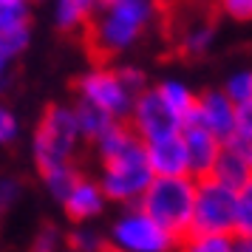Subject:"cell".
Wrapping results in <instances>:
<instances>
[{"label": "cell", "mask_w": 252, "mask_h": 252, "mask_svg": "<svg viewBox=\"0 0 252 252\" xmlns=\"http://www.w3.org/2000/svg\"><path fill=\"white\" fill-rule=\"evenodd\" d=\"M102 252H127V250H122V247H116V244H111V241H108V244L102 247Z\"/></svg>", "instance_id": "33"}, {"label": "cell", "mask_w": 252, "mask_h": 252, "mask_svg": "<svg viewBox=\"0 0 252 252\" xmlns=\"http://www.w3.org/2000/svg\"><path fill=\"white\" fill-rule=\"evenodd\" d=\"M127 122H130V127L136 130V136L145 145L176 136V133L184 130V122L164 105V99H161V94L156 88H148V91L139 94L136 105H133V114H130Z\"/></svg>", "instance_id": "8"}, {"label": "cell", "mask_w": 252, "mask_h": 252, "mask_svg": "<svg viewBox=\"0 0 252 252\" xmlns=\"http://www.w3.org/2000/svg\"><path fill=\"white\" fill-rule=\"evenodd\" d=\"M63 244H68V235H63V229L54 224H43L40 232L32 241V250L29 252H65Z\"/></svg>", "instance_id": "25"}, {"label": "cell", "mask_w": 252, "mask_h": 252, "mask_svg": "<svg viewBox=\"0 0 252 252\" xmlns=\"http://www.w3.org/2000/svg\"><path fill=\"white\" fill-rule=\"evenodd\" d=\"M213 176H216L218 182H224V184H229V187L238 190V187H244L247 182H252V164L247 159H241L232 148L224 145V153H221V159H218Z\"/></svg>", "instance_id": "17"}, {"label": "cell", "mask_w": 252, "mask_h": 252, "mask_svg": "<svg viewBox=\"0 0 252 252\" xmlns=\"http://www.w3.org/2000/svg\"><path fill=\"white\" fill-rule=\"evenodd\" d=\"M68 247L71 250H80V252H102L105 241L96 229L85 227V224H77V229L68 232Z\"/></svg>", "instance_id": "26"}, {"label": "cell", "mask_w": 252, "mask_h": 252, "mask_svg": "<svg viewBox=\"0 0 252 252\" xmlns=\"http://www.w3.org/2000/svg\"><path fill=\"white\" fill-rule=\"evenodd\" d=\"M195 179L193 176H156L148 193L142 195L139 207L153 216L164 229H170L173 235L184 238L187 232H193V210H195Z\"/></svg>", "instance_id": "3"}, {"label": "cell", "mask_w": 252, "mask_h": 252, "mask_svg": "<svg viewBox=\"0 0 252 252\" xmlns=\"http://www.w3.org/2000/svg\"><path fill=\"white\" fill-rule=\"evenodd\" d=\"M65 252H80V250H71V247H68V250H65Z\"/></svg>", "instance_id": "34"}, {"label": "cell", "mask_w": 252, "mask_h": 252, "mask_svg": "<svg viewBox=\"0 0 252 252\" xmlns=\"http://www.w3.org/2000/svg\"><path fill=\"white\" fill-rule=\"evenodd\" d=\"M221 12L232 17V20H241V23H252V0H218Z\"/></svg>", "instance_id": "27"}, {"label": "cell", "mask_w": 252, "mask_h": 252, "mask_svg": "<svg viewBox=\"0 0 252 252\" xmlns=\"http://www.w3.org/2000/svg\"><path fill=\"white\" fill-rule=\"evenodd\" d=\"M193 232H229L235 235V204L238 190L218 182L216 176L195 179Z\"/></svg>", "instance_id": "6"}, {"label": "cell", "mask_w": 252, "mask_h": 252, "mask_svg": "<svg viewBox=\"0 0 252 252\" xmlns=\"http://www.w3.org/2000/svg\"><path fill=\"white\" fill-rule=\"evenodd\" d=\"M187 156H190V176L193 179H207L213 176L218 159L224 153V139H218L213 130H207L198 122H187L182 130Z\"/></svg>", "instance_id": "10"}, {"label": "cell", "mask_w": 252, "mask_h": 252, "mask_svg": "<svg viewBox=\"0 0 252 252\" xmlns=\"http://www.w3.org/2000/svg\"><path fill=\"white\" fill-rule=\"evenodd\" d=\"M148 159L156 176H170V179L190 176V156H187V145H184L182 133L159 139V142H150Z\"/></svg>", "instance_id": "11"}, {"label": "cell", "mask_w": 252, "mask_h": 252, "mask_svg": "<svg viewBox=\"0 0 252 252\" xmlns=\"http://www.w3.org/2000/svg\"><path fill=\"white\" fill-rule=\"evenodd\" d=\"M17 195H20V182H14V179H3L0 184V198H3V207H9L17 201Z\"/></svg>", "instance_id": "31"}, {"label": "cell", "mask_w": 252, "mask_h": 252, "mask_svg": "<svg viewBox=\"0 0 252 252\" xmlns=\"http://www.w3.org/2000/svg\"><path fill=\"white\" fill-rule=\"evenodd\" d=\"M40 179H43V187H46V193L54 198V201H65L68 193L74 190V184L82 179V173L74 167V164H60V167H48V170L40 173Z\"/></svg>", "instance_id": "19"}, {"label": "cell", "mask_w": 252, "mask_h": 252, "mask_svg": "<svg viewBox=\"0 0 252 252\" xmlns=\"http://www.w3.org/2000/svg\"><path fill=\"white\" fill-rule=\"evenodd\" d=\"M232 252H252V235H235V250Z\"/></svg>", "instance_id": "32"}, {"label": "cell", "mask_w": 252, "mask_h": 252, "mask_svg": "<svg viewBox=\"0 0 252 252\" xmlns=\"http://www.w3.org/2000/svg\"><path fill=\"white\" fill-rule=\"evenodd\" d=\"M235 235H252V182L238 187L235 204Z\"/></svg>", "instance_id": "24"}, {"label": "cell", "mask_w": 252, "mask_h": 252, "mask_svg": "<svg viewBox=\"0 0 252 252\" xmlns=\"http://www.w3.org/2000/svg\"><path fill=\"white\" fill-rule=\"evenodd\" d=\"M235 235L229 232H187L179 244V252H232Z\"/></svg>", "instance_id": "20"}, {"label": "cell", "mask_w": 252, "mask_h": 252, "mask_svg": "<svg viewBox=\"0 0 252 252\" xmlns=\"http://www.w3.org/2000/svg\"><path fill=\"white\" fill-rule=\"evenodd\" d=\"M153 179L156 173L150 167L145 142H136L130 150L102 161V173H99V184L108 201H116V204H139Z\"/></svg>", "instance_id": "4"}, {"label": "cell", "mask_w": 252, "mask_h": 252, "mask_svg": "<svg viewBox=\"0 0 252 252\" xmlns=\"http://www.w3.org/2000/svg\"><path fill=\"white\" fill-rule=\"evenodd\" d=\"M193 122L204 125L207 130H213L218 139H232L238 130V105L227 96V91H204L198 94V105H195Z\"/></svg>", "instance_id": "9"}, {"label": "cell", "mask_w": 252, "mask_h": 252, "mask_svg": "<svg viewBox=\"0 0 252 252\" xmlns=\"http://www.w3.org/2000/svg\"><path fill=\"white\" fill-rule=\"evenodd\" d=\"M74 114H77V122H80V130L85 136V142H91V145L116 122L108 111H102L99 105H94V102H85V99L74 102Z\"/></svg>", "instance_id": "16"}, {"label": "cell", "mask_w": 252, "mask_h": 252, "mask_svg": "<svg viewBox=\"0 0 252 252\" xmlns=\"http://www.w3.org/2000/svg\"><path fill=\"white\" fill-rule=\"evenodd\" d=\"M111 244H116L127 252H173L179 250L182 238L173 235L170 229H164L139 204H133L114 221Z\"/></svg>", "instance_id": "5"}, {"label": "cell", "mask_w": 252, "mask_h": 252, "mask_svg": "<svg viewBox=\"0 0 252 252\" xmlns=\"http://www.w3.org/2000/svg\"><path fill=\"white\" fill-rule=\"evenodd\" d=\"M119 77H122V82H125L127 88H130V94H133V96H139L142 91H148L145 71L136 68V65H122V68H119Z\"/></svg>", "instance_id": "28"}, {"label": "cell", "mask_w": 252, "mask_h": 252, "mask_svg": "<svg viewBox=\"0 0 252 252\" xmlns=\"http://www.w3.org/2000/svg\"><path fill=\"white\" fill-rule=\"evenodd\" d=\"M224 91H227V96L235 105L250 102L252 99V68H244V71L229 74L227 82H224Z\"/></svg>", "instance_id": "23"}, {"label": "cell", "mask_w": 252, "mask_h": 252, "mask_svg": "<svg viewBox=\"0 0 252 252\" xmlns=\"http://www.w3.org/2000/svg\"><path fill=\"white\" fill-rule=\"evenodd\" d=\"M156 91L161 94L164 105H167L179 119H182L184 125H187V122H193L195 105H198V94H195L187 82H182V80H161L159 85H156Z\"/></svg>", "instance_id": "14"}, {"label": "cell", "mask_w": 252, "mask_h": 252, "mask_svg": "<svg viewBox=\"0 0 252 252\" xmlns=\"http://www.w3.org/2000/svg\"><path fill=\"white\" fill-rule=\"evenodd\" d=\"M29 43H32V26L17 29V32H3L0 34V60H3V65H9L12 60L20 57L29 48Z\"/></svg>", "instance_id": "22"}, {"label": "cell", "mask_w": 252, "mask_h": 252, "mask_svg": "<svg viewBox=\"0 0 252 252\" xmlns=\"http://www.w3.org/2000/svg\"><path fill=\"white\" fill-rule=\"evenodd\" d=\"M85 142L74 114V105H48L40 114L32 139L34 150V164L43 173L48 167L60 164H74V156L80 153V145Z\"/></svg>", "instance_id": "2"}, {"label": "cell", "mask_w": 252, "mask_h": 252, "mask_svg": "<svg viewBox=\"0 0 252 252\" xmlns=\"http://www.w3.org/2000/svg\"><path fill=\"white\" fill-rule=\"evenodd\" d=\"M32 0H0V34L32 26Z\"/></svg>", "instance_id": "21"}, {"label": "cell", "mask_w": 252, "mask_h": 252, "mask_svg": "<svg viewBox=\"0 0 252 252\" xmlns=\"http://www.w3.org/2000/svg\"><path fill=\"white\" fill-rule=\"evenodd\" d=\"M156 17V0H99L85 43L96 60L119 57L145 37Z\"/></svg>", "instance_id": "1"}, {"label": "cell", "mask_w": 252, "mask_h": 252, "mask_svg": "<svg viewBox=\"0 0 252 252\" xmlns=\"http://www.w3.org/2000/svg\"><path fill=\"white\" fill-rule=\"evenodd\" d=\"M213 43H216V23H210V20L190 23L179 34V48H182V54H187V57H201V54H207L213 48Z\"/></svg>", "instance_id": "18"}, {"label": "cell", "mask_w": 252, "mask_h": 252, "mask_svg": "<svg viewBox=\"0 0 252 252\" xmlns=\"http://www.w3.org/2000/svg\"><path fill=\"white\" fill-rule=\"evenodd\" d=\"M99 0H57L54 6V26H57L63 34H74L91 26L94 14H96Z\"/></svg>", "instance_id": "13"}, {"label": "cell", "mask_w": 252, "mask_h": 252, "mask_svg": "<svg viewBox=\"0 0 252 252\" xmlns=\"http://www.w3.org/2000/svg\"><path fill=\"white\" fill-rule=\"evenodd\" d=\"M105 201H108V195H105L102 184L82 176L80 182L74 184V190L68 193V198L63 201V210L74 224H85V221H91V218L102 213Z\"/></svg>", "instance_id": "12"}, {"label": "cell", "mask_w": 252, "mask_h": 252, "mask_svg": "<svg viewBox=\"0 0 252 252\" xmlns=\"http://www.w3.org/2000/svg\"><path fill=\"white\" fill-rule=\"evenodd\" d=\"M136 142H142V139L136 136V130L130 127V122H127V119H116L114 125L94 142V148H96L99 161H108V159H114V156H119V153L130 150Z\"/></svg>", "instance_id": "15"}, {"label": "cell", "mask_w": 252, "mask_h": 252, "mask_svg": "<svg viewBox=\"0 0 252 252\" xmlns=\"http://www.w3.org/2000/svg\"><path fill=\"white\" fill-rule=\"evenodd\" d=\"M17 136H20V119L9 108H3L0 111V142L3 145H12Z\"/></svg>", "instance_id": "29"}, {"label": "cell", "mask_w": 252, "mask_h": 252, "mask_svg": "<svg viewBox=\"0 0 252 252\" xmlns=\"http://www.w3.org/2000/svg\"><path fill=\"white\" fill-rule=\"evenodd\" d=\"M235 136L252 139V99L238 105V130H235Z\"/></svg>", "instance_id": "30"}, {"label": "cell", "mask_w": 252, "mask_h": 252, "mask_svg": "<svg viewBox=\"0 0 252 252\" xmlns=\"http://www.w3.org/2000/svg\"><path fill=\"white\" fill-rule=\"evenodd\" d=\"M74 91H77V99L99 105L114 119H130L133 105H136V96L122 82L119 68H105V65L88 68L80 80L74 82Z\"/></svg>", "instance_id": "7"}]
</instances>
